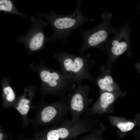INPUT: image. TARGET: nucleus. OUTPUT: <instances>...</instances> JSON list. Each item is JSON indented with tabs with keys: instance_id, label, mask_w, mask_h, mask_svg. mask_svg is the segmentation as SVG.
<instances>
[{
	"instance_id": "dca6fc26",
	"label": "nucleus",
	"mask_w": 140,
	"mask_h": 140,
	"mask_svg": "<svg viewBox=\"0 0 140 140\" xmlns=\"http://www.w3.org/2000/svg\"><path fill=\"white\" fill-rule=\"evenodd\" d=\"M138 126L139 127L138 129L134 132L136 136V139L138 140H140V124Z\"/></svg>"
},
{
	"instance_id": "2eb2a0df",
	"label": "nucleus",
	"mask_w": 140,
	"mask_h": 140,
	"mask_svg": "<svg viewBox=\"0 0 140 140\" xmlns=\"http://www.w3.org/2000/svg\"><path fill=\"white\" fill-rule=\"evenodd\" d=\"M0 11L6 13H9L20 16L23 18L26 16L20 12L16 9L13 1L11 0H0Z\"/></svg>"
},
{
	"instance_id": "f8f14e48",
	"label": "nucleus",
	"mask_w": 140,
	"mask_h": 140,
	"mask_svg": "<svg viewBox=\"0 0 140 140\" xmlns=\"http://www.w3.org/2000/svg\"><path fill=\"white\" fill-rule=\"evenodd\" d=\"M108 119L112 125L118 129V135L122 138L127 133L140 124V113L136 114L132 120L110 115L108 117Z\"/></svg>"
},
{
	"instance_id": "f03ea898",
	"label": "nucleus",
	"mask_w": 140,
	"mask_h": 140,
	"mask_svg": "<svg viewBox=\"0 0 140 140\" xmlns=\"http://www.w3.org/2000/svg\"><path fill=\"white\" fill-rule=\"evenodd\" d=\"M81 0L77 1V6L73 13L66 15H59L52 11L46 13H40L39 16L45 18L53 30L52 36L47 37V42H53L58 40L65 43L68 38L75 30L83 23L93 21L95 19L85 17L80 10Z\"/></svg>"
},
{
	"instance_id": "ddd939ff",
	"label": "nucleus",
	"mask_w": 140,
	"mask_h": 140,
	"mask_svg": "<svg viewBox=\"0 0 140 140\" xmlns=\"http://www.w3.org/2000/svg\"><path fill=\"white\" fill-rule=\"evenodd\" d=\"M10 79L6 76L2 78L3 101L2 105L5 108H13L17 99L16 93L10 85Z\"/></svg>"
},
{
	"instance_id": "7ed1b4c3",
	"label": "nucleus",
	"mask_w": 140,
	"mask_h": 140,
	"mask_svg": "<svg viewBox=\"0 0 140 140\" xmlns=\"http://www.w3.org/2000/svg\"><path fill=\"white\" fill-rule=\"evenodd\" d=\"M53 58L58 62L62 73L75 81L77 85L85 80L95 82L96 80L89 73L94 63L90 53L79 56L60 51L55 53Z\"/></svg>"
},
{
	"instance_id": "9d476101",
	"label": "nucleus",
	"mask_w": 140,
	"mask_h": 140,
	"mask_svg": "<svg viewBox=\"0 0 140 140\" xmlns=\"http://www.w3.org/2000/svg\"><path fill=\"white\" fill-rule=\"evenodd\" d=\"M125 94V93L123 92L115 93L105 92L99 93V99L85 114L92 116L97 114L112 113L114 110L113 105L115 101L119 97Z\"/></svg>"
},
{
	"instance_id": "1a4fd4ad",
	"label": "nucleus",
	"mask_w": 140,
	"mask_h": 140,
	"mask_svg": "<svg viewBox=\"0 0 140 140\" xmlns=\"http://www.w3.org/2000/svg\"><path fill=\"white\" fill-rule=\"evenodd\" d=\"M130 22V20L117 28L113 37L107 42L104 50L107 51L110 60L114 61L120 55L129 51Z\"/></svg>"
},
{
	"instance_id": "f3484780",
	"label": "nucleus",
	"mask_w": 140,
	"mask_h": 140,
	"mask_svg": "<svg viewBox=\"0 0 140 140\" xmlns=\"http://www.w3.org/2000/svg\"><path fill=\"white\" fill-rule=\"evenodd\" d=\"M136 67L138 71L140 73V61L136 64Z\"/></svg>"
},
{
	"instance_id": "6e6552de",
	"label": "nucleus",
	"mask_w": 140,
	"mask_h": 140,
	"mask_svg": "<svg viewBox=\"0 0 140 140\" xmlns=\"http://www.w3.org/2000/svg\"><path fill=\"white\" fill-rule=\"evenodd\" d=\"M90 92L89 86L80 84L77 85L73 92L67 95L66 97L72 121H79L81 115L88 111L93 101L89 97Z\"/></svg>"
},
{
	"instance_id": "423d86ee",
	"label": "nucleus",
	"mask_w": 140,
	"mask_h": 140,
	"mask_svg": "<svg viewBox=\"0 0 140 140\" xmlns=\"http://www.w3.org/2000/svg\"><path fill=\"white\" fill-rule=\"evenodd\" d=\"M101 17L102 21L95 27L86 31L79 29L83 37V43L80 50L81 55H83L86 50L90 48L104 50L110 35L116 31L117 28L110 25L112 13L105 11L101 14Z\"/></svg>"
},
{
	"instance_id": "f257e3e1",
	"label": "nucleus",
	"mask_w": 140,
	"mask_h": 140,
	"mask_svg": "<svg viewBox=\"0 0 140 140\" xmlns=\"http://www.w3.org/2000/svg\"><path fill=\"white\" fill-rule=\"evenodd\" d=\"M29 67L39 76L41 83L40 93L43 97L49 95L60 98L65 96L67 92L76 88L77 85L75 81L59 71L46 67L41 59L40 63H32Z\"/></svg>"
},
{
	"instance_id": "39448f33",
	"label": "nucleus",
	"mask_w": 140,
	"mask_h": 140,
	"mask_svg": "<svg viewBox=\"0 0 140 140\" xmlns=\"http://www.w3.org/2000/svg\"><path fill=\"white\" fill-rule=\"evenodd\" d=\"M94 116L84 114L79 121L74 122L65 119L58 125L46 128L47 140H60L66 139L71 135L90 132L98 127L101 122Z\"/></svg>"
},
{
	"instance_id": "4468645a",
	"label": "nucleus",
	"mask_w": 140,
	"mask_h": 140,
	"mask_svg": "<svg viewBox=\"0 0 140 140\" xmlns=\"http://www.w3.org/2000/svg\"><path fill=\"white\" fill-rule=\"evenodd\" d=\"M95 82L99 88L100 93L122 92L110 74H107V72L104 70L96 80Z\"/></svg>"
},
{
	"instance_id": "20e7f679",
	"label": "nucleus",
	"mask_w": 140,
	"mask_h": 140,
	"mask_svg": "<svg viewBox=\"0 0 140 140\" xmlns=\"http://www.w3.org/2000/svg\"><path fill=\"white\" fill-rule=\"evenodd\" d=\"M32 109L36 112L35 117L30 119V123L35 127L45 125H57L65 119L70 113L67 97L60 98L56 102L47 103L43 97L39 104L33 105Z\"/></svg>"
},
{
	"instance_id": "0eeeda50",
	"label": "nucleus",
	"mask_w": 140,
	"mask_h": 140,
	"mask_svg": "<svg viewBox=\"0 0 140 140\" xmlns=\"http://www.w3.org/2000/svg\"><path fill=\"white\" fill-rule=\"evenodd\" d=\"M30 20L32 23L30 28L25 34L18 38V41L25 46L29 54L44 49L48 37L45 35L43 30L44 27L47 24L46 22L43 21L40 17H32Z\"/></svg>"
},
{
	"instance_id": "9b49d317",
	"label": "nucleus",
	"mask_w": 140,
	"mask_h": 140,
	"mask_svg": "<svg viewBox=\"0 0 140 140\" xmlns=\"http://www.w3.org/2000/svg\"><path fill=\"white\" fill-rule=\"evenodd\" d=\"M38 86L32 85L25 87L22 94L17 97L13 108L19 113L23 119L22 126L26 129L30 123L28 117L30 109L33 105L32 99L35 95Z\"/></svg>"
}]
</instances>
